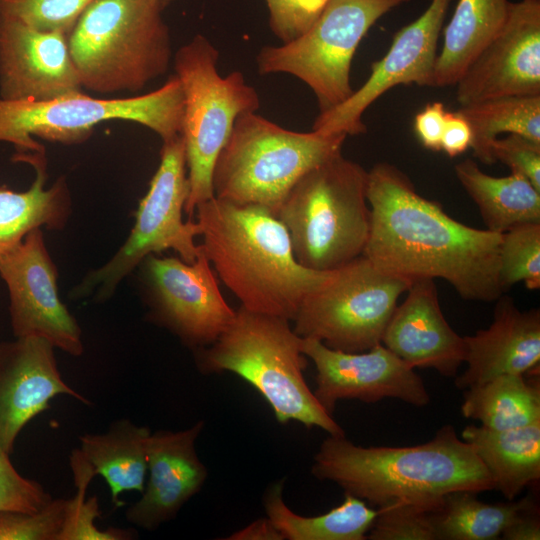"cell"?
I'll use <instances>...</instances> for the list:
<instances>
[{"mask_svg": "<svg viewBox=\"0 0 540 540\" xmlns=\"http://www.w3.org/2000/svg\"><path fill=\"white\" fill-rule=\"evenodd\" d=\"M366 196L371 226L363 255L379 270L411 283L443 279L471 301L492 302L504 294L501 234L453 219L387 162L368 171Z\"/></svg>", "mask_w": 540, "mask_h": 540, "instance_id": "6da1fadb", "label": "cell"}, {"mask_svg": "<svg viewBox=\"0 0 540 540\" xmlns=\"http://www.w3.org/2000/svg\"><path fill=\"white\" fill-rule=\"evenodd\" d=\"M195 212L202 252L249 311L293 321L305 297L333 273L301 265L287 229L265 207L213 197Z\"/></svg>", "mask_w": 540, "mask_h": 540, "instance_id": "7a4b0ae2", "label": "cell"}, {"mask_svg": "<svg viewBox=\"0 0 540 540\" xmlns=\"http://www.w3.org/2000/svg\"><path fill=\"white\" fill-rule=\"evenodd\" d=\"M311 473L377 509L435 501L455 490L495 489L473 447L448 424L428 442L406 447H362L345 436L328 435L313 457Z\"/></svg>", "mask_w": 540, "mask_h": 540, "instance_id": "3957f363", "label": "cell"}, {"mask_svg": "<svg viewBox=\"0 0 540 540\" xmlns=\"http://www.w3.org/2000/svg\"><path fill=\"white\" fill-rule=\"evenodd\" d=\"M196 363L204 374L227 371L245 380L280 424L296 421L330 436H345L304 378L307 357L289 320L240 307L211 345L196 350Z\"/></svg>", "mask_w": 540, "mask_h": 540, "instance_id": "277c9868", "label": "cell"}, {"mask_svg": "<svg viewBox=\"0 0 540 540\" xmlns=\"http://www.w3.org/2000/svg\"><path fill=\"white\" fill-rule=\"evenodd\" d=\"M367 174L340 151L290 189L275 216L287 229L301 265L334 271L363 255L371 226Z\"/></svg>", "mask_w": 540, "mask_h": 540, "instance_id": "5b68a950", "label": "cell"}, {"mask_svg": "<svg viewBox=\"0 0 540 540\" xmlns=\"http://www.w3.org/2000/svg\"><path fill=\"white\" fill-rule=\"evenodd\" d=\"M156 0H94L68 35L82 87L137 92L163 75L171 40Z\"/></svg>", "mask_w": 540, "mask_h": 540, "instance_id": "8992f818", "label": "cell"}, {"mask_svg": "<svg viewBox=\"0 0 540 540\" xmlns=\"http://www.w3.org/2000/svg\"><path fill=\"white\" fill-rule=\"evenodd\" d=\"M347 135L296 132L255 112L240 115L212 173L214 197L276 214L294 184L342 150Z\"/></svg>", "mask_w": 540, "mask_h": 540, "instance_id": "52a82bcc", "label": "cell"}, {"mask_svg": "<svg viewBox=\"0 0 540 540\" xmlns=\"http://www.w3.org/2000/svg\"><path fill=\"white\" fill-rule=\"evenodd\" d=\"M219 51L201 34L182 45L174 68L183 92L181 136L185 145L189 195L184 212L214 197L212 173L236 119L260 106L259 96L240 71L225 77L217 70Z\"/></svg>", "mask_w": 540, "mask_h": 540, "instance_id": "ba28073f", "label": "cell"}, {"mask_svg": "<svg viewBox=\"0 0 540 540\" xmlns=\"http://www.w3.org/2000/svg\"><path fill=\"white\" fill-rule=\"evenodd\" d=\"M183 92L176 75L160 88L143 95L102 99L81 91L46 101H6L0 98V142L14 146L13 160L45 153L33 136L75 143L86 139L94 126L108 120L141 124L163 142L181 134Z\"/></svg>", "mask_w": 540, "mask_h": 540, "instance_id": "9c48e42d", "label": "cell"}, {"mask_svg": "<svg viewBox=\"0 0 540 540\" xmlns=\"http://www.w3.org/2000/svg\"><path fill=\"white\" fill-rule=\"evenodd\" d=\"M189 195L185 145L181 135L163 142L160 164L139 203L135 223L118 251L101 267L89 271L75 285L72 299L94 297L105 302L120 282L150 254L172 249L192 263L201 251L194 238L201 235L198 222L183 221Z\"/></svg>", "mask_w": 540, "mask_h": 540, "instance_id": "30bf717a", "label": "cell"}, {"mask_svg": "<svg viewBox=\"0 0 540 540\" xmlns=\"http://www.w3.org/2000/svg\"><path fill=\"white\" fill-rule=\"evenodd\" d=\"M410 0H328L315 22L299 37L265 46L257 55L262 75L287 73L303 81L325 112L346 101L354 90L351 64L370 28L392 9Z\"/></svg>", "mask_w": 540, "mask_h": 540, "instance_id": "8fae6325", "label": "cell"}, {"mask_svg": "<svg viewBox=\"0 0 540 540\" xmlns=\"http://www.w3.org/2000/svg\"><path fill=\"white\" fill-rule=\"evenodd\" d=\"M411 282L379 270L361 255L334 270L305 297L293 321L294 331L331 349L364 352L382 341L401 294Z\"/></svg>", "mask_w": 540, "mask_h": 540, "instance_id": "7c38bea8", "label": "cell"}, {"mask_svg": "<svg viewBox=\"0 0 540 540\" xmlns=\"http://www.w3.org/2000/svg\"><path fill=\"white\" fill-rule=\"evenodd\" d=\"M136 269L148 319L184 345L194 350L211 345L233 320L235 311L222 296L202 250L192 263L150 254Z\"/></svg>", "mask_w": 540, "mask_h": 540, "instance_id": "4fadbf2b", "label": "cell"}, {"mask_svg": "<svg viewBox=\"0 0 540 540\" xmlns=\"http://www.w3.org/2000/svg\"><path fill=\"white\" fill-rule=\"evenodd\" d=\"M43 229L30 231L0 260V277L9 293V314L16 337H38L78 357L84 352L82 330L58 295V270Z\"/></svg>", "mask_w": 540, "mask_h": 540, "instance_id": "5bb4252c", "label": "cell"}, {"mask_svg": "<svg viewBox=\"0 0 540 540\" xmlns=\"http://www.w3.org/2000/svg\"><path fill=\"white\" fill-rule=\"evenodd\" d=\"M452 0H430L427 9L393 36L385 56L371 65L366 82L343 103L319 113L312 130L359 135L367 128L363 113L398 85L432 86L440 32Z\"/></svg>", "mask_w": 540, "mask_h": 540, "instance_id": "9a60e30c", "label": "cell"}, {"mask_svg": "<svg viewBox=\"0 0 540 540\" xmlns=\"http://www.w3.org/2000/svg\"><path fill=\"white\" fill-rule=\"evenodd\" d=\"M301 351L315 365L313 393L330 415L336 403L344 399L375 403L395 398L417 407L430 401L421 377L382 343L351 353L301 337Z\"/></svg>", "mask_w": 540, "mask_h": 540, "instance_id": "2e32d148", "label": "cell"}, {"mask_svg": "<svg viewBox=\"0 0 540 540\" xmlns=\"http://www.w3.org/2000/svg\"><path fill=\"white\" fill-rule=\"evenodd\" d=\"M455 85L460 106L540 95V1L510 2L503 26Z\"/></svg>", "mask_w": 540, "mask_h": 540, "instance_id": "e0dca14e", "label": "cell"}, {"mask_svg": "<svg viewBox=\"0 0 540 540\" xmlns=\"http://www.w3.org/2000/svg\"><path fill=\"white\" fill-rule=\"evenodd\" d=\"M68 35L0 17V98L46 101L81 91Z\"/></svg>", "mask_w": 540, "mask_h": 540, "instance_id": "ac0fdd59", "label": "cell"}, {"mask_svg": "<svg viewBox=\"0 0 540 540\" xmlns=\"http://www.w3.org/2000/svg\"><path fill=\"white\" fill-rule=\"evenodd\" d=\"M54 347L38 337L0 343V448L11 455L22 429L57 395L91 405L58 369Z\"/></svg>", "mask_w": 540, "mask_h": 540, "instance_id": "d6986e66", "label": "cell"}, {"mask_svg": "<svg viewBox=\"0 0 540 540\" xmlns=\"http://www.w3.org/2000/svg\"><path fill=\"white\" fill-rule=\"evenodd\" d=\"M204 425L198 421L184 430L151 432L147 444L148 479L140 499L126 510L129 523L154 531L173 520L201 490L208 470L195 443Z\"/></svg>", "mask_w": 540, "mask_h": 540, "instance_id": "ffe728a7", "label": "cell"}, {"mask_svg": "<svg viewBox=\"0 0 540 540\" xmlns=\"http://www.w3.org/2000/svg\"><path fill=\"white\" fill-rule=\"evenodd\" d=\"M381 343L413 369L431 368L456 377L465 362L466 343L449 325L432 279L417 280L396 306Z\"/></svg>", "mask_w": 540, "mask_h": 540, "instance_id": "44dd1931", "label": "cell"}, {"mask_svg": "<svg viewBox=\"0 0 540 540\" xmlns=\"http://www.w3.org/2000/svg\"><path fill=\"white\" fill-rule=\"evenodd\" d=\"M496 301L490 326L473 336H464L467 368L455 378L460 390L500 375L524 374L539 368L540 311H521L504 294Z\"/></svg>", "mask_w": 540, "mask_h": 540, "instance_id": "7402d4cb", "label": "cell"}, {"mask_svg": "<svg viewBox=\"0 0 540 540\" xmlns=\"http://www.w3.org/2000/svg\"><path fill=\"white\" fill-rule=\"evenodd\" d=\"M36 172L29 189L17 192L0 186V260L33 229L62 230L71 216V197L63 177L45 187V155L26 160Z\"/></svg>", "mask_w": 540, "mask_h": 540, "instance_id": "603a6c76", "label": "cell"}, {"mask_svg": "<svg viewBox=\"0 0 540 540\" xmlns=\"http://www.w3.org/2000/svg\"><path fill=\"white\" fill-rule=\"evenodd\" d=\"M461 438L473 447L495 489L508 501L540 479V420L503 431L468 425Z\"/></svg>", "mask_w": 540, "mask_h": 540, "instance_id": "cb8c5ba5", "label": "cell"}, {"mask_svg": "<svg viewBox=\"0 0 540 540\" xmlns=\"http://www.w3.org/2000/svg\"><path fill=\"white\" fill-rule=\"evenodd\" d=\"M150 434L148 427L122 418L112 422L103 433H86L79 437L80 451L96 475L107 483L116 506L121 503V493L144 490Z\"/></svg>", "mask_w": 540, "mask_h": 540, "instance_id": "d4e9b609", "label": "cell"}, {"mask_svg": "<svg viewBox=\"0 0 540 540\" xmlns=\"http://www.w3.org/2000/svg\"><path fill=\"white\" fill-rule=\"evenodd\" d=\"M454 170L487 230L502 234L523 223L540 222V191L524 176L511 172L494 177L472 159L457 163Z\"/></svg>", "mask_w": 540, "mask_h": 540, "instance_id": "484cf974", "label": "cell"}, {"mask_svg": "<svg viewBox=\"0 0 540 540\" xmlns=\"http://www.w3.org/2000/svg\"><path fill=\"white\" fill-rule=\"evenodd\" d=\"M508 0H459L444 29L432 87L453 86L468 65L503 26Z\"/></svg>", "mask_w": 540, "mask_h": 540, "instance_id": "4316f807", "label": "cell"}, {"mask_svg": "<svg viewBox=\"0 0 540 540\" xmlns=\"http://www.w3.org/2000/svg\"><path fill=\"white\" fill-rule=\"evenodd\" d=\"M284 480L270 485L263 496L266 516L284 540H364L378 510L355 496L344 494L340 505L319 516H301L283 499Z\"/></svg>", "mask_w": 540, "mask_h": 540, "instance_id": "83f0119b", "label": "cell"}, {"mask_svg": "<svg viewBox=\"0 0 540 540\" xmlns=\"http://www.w3.org/2000/svg\"><path fill=\"white\" fill-rule=\"evenodd\" d=\"M538 379L527 381L523 374H504L465 389L461 413L496 431L530 425L540 420Z\"/></svg>", "mask_w": 540, "mask_h": 540, "instance_id": "f1b7e54d", "label": "cell"}, {"mask_svg": "<svg viewBox=\"0 0 540 540\" xmlns=\"http://www.w3.org/2000/svg\"><path fill=\"white\" fill-rule=\"evenodd\" d=\"M477 494L455 490L443 495L433 515L437 540L498 539L519 514L537 506L531 497L491 504Z\"/></svg>", "mask_w": 540, "mask_h": 540, "instance_id": "f546056e", "label": "cell"}, {"mask_svg": "<svg viewBox=\"0 0 540 540\" xmlns=\"http://www.w3.org/2000/svg\"><path fill=\"white\" fill-rule=\"evenodd\" d=\"M456 112L471 128L474 156L486 165L496 162L491 145L501 133L540 143V95L490 98L460 106Z\"/></svg>", "mask_w": 540, "mask_h": 540, "instance_id": "4dcf8cb0", "label": "cell"}, {"mask_svg": "<svg viewBox=\"0 0 540 540\" xmlns=\"http://www.w3.org/2000/svg\"><path fill=\"white\" fill-rule=\"evenodd\" d=\"M70 466L77 492L68 499L67 514L58 540H131L137 532L133 529L110 527L100 529L95 520L101 511L96 496L86 499V491L95 470L84 457L80 449H74L70 455Z\"/></svg>", "mask_w": 540, "mask_h": 540, "instance_id": "1f68e13d", "label": "cell"}, {"mask_svg": "<svg viewBox=\"0 0 540 540\" xmlns=\"http://www.w3.org/2000/svg\"><path fill=\"white\" fill-rule=\"evenodd\" d=\"M499 280L504 293L518 282L529 290L540 288V222L523 223L501 234Z\"/></svg>", "mask_w": 540, "mask_h": 540, "instance_id": "d6a6232c", "label": "cell"}, {"mask_svg": "<svg viewBox=\"0 0 540 540\" xmlns=\"http://www.w3.org/2000/svg\"><path fill=\"white\" fill-rule=\"evenodd\" d=\"M442 497L435 501L398 502L378 508L367 539L437 540L433 515Z\"/></svg>", "mask_w": 540, "mask_h": 540, "instance_id": "836d02e7", "label": "cell"}, {"mask_svg": "<svg viewBox=\"0 0 540 540\" xmlns=\"http://www.w3.org/2000/svg\"><path fill=\"white\" fill-rule=\"evenodd\" d=\"M94 0H0V17L67 35Z\"/></svg>", "mask_w": 540, "mask_h": 540, "instance_id": "e575fe53", "label": "cell"}, {"mask_svg": "<svg viewBox=\"0 0 540 540\" xmlns=\"http://www.w3.org/2000/svg\"><path fill=\"white\" fill-rule=\"evenodd\" d=\"M68 499H52L36 513L0 511V540H58Z\"/></svg>", "mask_w": 540, "mask_h": 540, "instance_id": "d590c367", "label": "cell"}, {"mask_svg": "<svg viewBox=\"0 0 540 540\" xmlns=\"http://www.w3.org/2000/svg\"><path fill=\"white\" fill-rule=\"evenodd\" d=\"M52 499L40 483L23 477L0 448V511L36 513Z\"/></svg>", "mask_w": 540, "mask_h": 540, "instance_id": "8d00e7d4", "label": "cell"}, {"mask_svg": "<svg viewBox=\"0 0 540 540\" xmlns=\"http://www.w3.org/2000/svg\"><path fill=\"white\" fill-rule=\"evenodd\" d=\"M269 27L282 42L302 35L318 18L328 0H265Z\"/></svg>", "mask_w": 540, "mask_h": 540, "instance_id": "74e56055", "label": "cell"}, {"mask_svg": "<svg viewBox=\"0 0 540 540\" xmlns=\"http://www.w3.org/2000/svg\"><path fill=\"white\" fill-rule=\"evenodd\" d=\"M491 150L495 161L524 176L540 191V143L522 135L508 134L495 139Z\"/></svg>", "mask_w": 540, "mask_h": 540, "instance_id": "f35d334b", "label": "cell"}, {"mask_svg": "<svg viewBox=\"0 0 540 540\" xmlns=\"http://www.w3.org/2000/svg\"><path fill=\"white\" fill-rule=\"evenodd\" d=\"M447 111L439 101L428 103L414 118V131L421 144L429 150L440 151L441 137Z\"/></svg>", "mask_w": 540, "mask_h": 540, "instance_id": "ab89813d", "label": "cell"}, {"mask_svg": "<svg viewBox=\"0 0 540 540\" xmlns=\"http://www.w3.org/2000/svg\"><path fill=\"white\" fill-rule=\"evenodd\" d=\"M472 132L468 122L455 112L446 113L440 150L453 158L470 148Z\"/></svg>", "mask_w": 540, "mask_h": 540, "instance_id": "60d3db41", "label": "cell"}, {"mask_svg": "<svg viewBox=\"0 0 540 540\" xmlns=\"http://www.w3.org/2000/svg\"><path fill=\"white\" fill-rule=\"evenodd\" d=\"M505 540H539L540 521L537 506L519 514L502 532Z\"/></svg>", "mask_w": 540, "mask_h": 540, "instance_id": "b9f144b4", "label": "cell"}, {"mask_svg": "<svg viewBox=\"0 0 540 540\" xmlns=\"http://www.w3.org/2000/svg\"><path fill=\"white\" fill-rule=\"evenodd\" d=\"M227 540H284L268 517L252 521L244 528L235 531Z\"/></svg>", "mask_w": 540, "mask_h": 540, "instance_id": "7bdbcfd3", "label": "cell"}, {"mask_svg": "<svg viewBox=\"0 0 540 540\" xmlns=\"http://www.w3.org/2000/svg\"><path fill=\"white\" fill-rule=\"evenodd\" d=\"M163 8L175 0H156Z\"/></svg>", "mask_w": 540, "mask_h": 540, "instance_id": "ee69618b", "label": "cell"}, {"mask_svg": "<svg viewBox=\"0 0 540 540\" xmlns=\"http://www.w3.org/2000/svg\"><path fill=\"white\" fill-rule=\"evenodd\" d=\"M534 1H540V0H534Z\"/></svg>", "mask_w": 540, "mask_h": 540, "instance_id": "f6af8a7d", "label": "cell"}]
</instances>
